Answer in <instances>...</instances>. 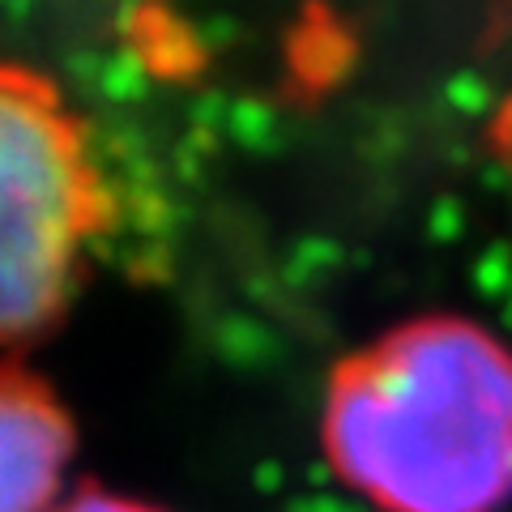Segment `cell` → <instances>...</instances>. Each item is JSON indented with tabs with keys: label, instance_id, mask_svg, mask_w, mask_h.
I'll use <instances>...</instances> for the list:
<instances>
[{
	"label": "cell",
	"instance_id": "cell-1",
	"mask_svg": "<svg viewBox=\"0 0 512 512\" xmlns=\"http://www.w3.org/2000/svg\"><path fill=\"white\" fill-rule=\"evenodd\" d=\"M325 457L376 512L512 504V350L457 316H423L329 380Z\"/></svg>",
	"mask_w": 512,
	"mask_h": 512
},
{
	"label": "cell",
	"instance_id": "cell-2",
	"mask_svg": "<svg viewBox=\"0 0 512 512\" xmlns=\"http://www.w3.org/2000/svg\"><path fill=\"white\" fill-rule=\"evenodd\" d=\"M99 201L86 137L56 90L0 64V346L60 316Z\"/></svg>",
	"mask_w": 512,
	"mask_h": 512
},
{
	"label": "cell",
	"instance_id": "cell-3",
	"mask_svg": "<svg viewBox=\"0 0 512 512\" xmlns=\"http://www.w3.org/2000/svg\"><path fill=\"white\" fill-rule=\"evenodd\" d=\"M73 427L43 380L0 367V512H52Z\"/></svg>",
	"mask_w": 512,
	"mask_h": 512
},
{
	"label": "cell",
	"instance_id": "cell-4",
	"mask_svg": "<svg viewBox=\"0 0 512 512\" xmlns=\"http://www.w3.org/2000/svg\"><path fill=\"white\" fill-rule=\"evenodd\" d=\"M52 512H163V508H154V504H141V500H128V495H111V491H77L69 495L64 504H56Z\"/></svg>",
	"mask_w": 512,
	"mask_h": 512
}]
</instances>
